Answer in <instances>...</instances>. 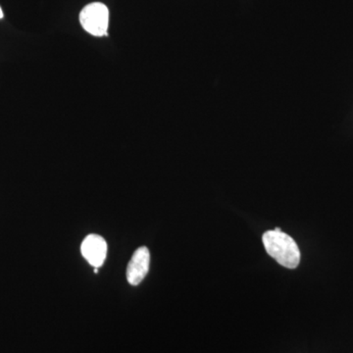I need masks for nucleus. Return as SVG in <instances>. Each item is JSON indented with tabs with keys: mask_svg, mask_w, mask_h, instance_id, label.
I'll return each instance as SVG.
<instances>
[{
	"mask_svg": "<svg viewBox=\"0 0 353 353\" xmlns=\"http://www.w3.org/2000/svg\"><path fill=\"white\" fill-rule=\"evenodd\" d=\"M81 252L92 267L101 268L108 254V243L99 234H88L83 241Z\"/></svg>",
	"mask_w": 353,
	"mask_h": 353,
	"instance_id": "4",
	"label": "nucleus"
},
{
	"mask_svg": "<svg viewBox=\"0 0 353 353\" xmlns=\"http://www.w3.org/2000/svg\"><path fill=\"white\" fill-rule=\"evenodd\" d=\"M262 241L267 253L283 267L296 269L301 263L299 246L289 234L272 230L264 233Z\"/></svg>",
	"mask_w": 353,
	"mask_h": 353,
	"instance_id": "1",
	"label": "nucleus"
},
{
	"mask_svg": "<svg viewBox=\"0 0 353 353\" xmlns=\"http://www.w3.org/2000/svg\"><path fill=\"white\" fill-rule=\"evenodd\" d=\"M3 18V11H2L1 7H0V19Z\"/></svg>",
	"mask_w": 353,
	"mask_h": 353,
	"instance_id": "5",
	"label": "nucleus"
},
{
	"mask_svg": "<svg viewBox=\"0 0 353 353\" xmlns=\"http://www.w3.org/2000/svg\"><path fill=\"white\" fill-rule=\"evenodd\" d=\"M83 29L94 37L108 36L109 10L101 2H92L83 7L80 14Z\"/></svg>",
	"mask_w": 353,
	"mask_h": 353,
	"instance_id": "2",
	"label": "nucleus"
},
{
	"mask_svg": "<svg viewBox=\"0 0 353 353\" xmlns=\"http://www.w3.org/2000/svg\"><path fill=\"white\" fill-rule=\"evenodd\" d=\"M150 252L148 248L141 246L132 254L127 268V280L130 285H138L150 271Z\"/></svg>",
	"mask_w": 353,
	"mask_h": 353,
	"instance_id": "3",
	"label": "nucleus"
}]
</instances>
